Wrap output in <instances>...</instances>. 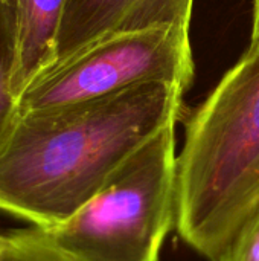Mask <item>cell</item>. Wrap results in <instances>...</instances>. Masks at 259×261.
I'll use <instances>...</instances> for the list:
<instances>
[{"instance_id": "4", "label": "cell", "mask_w": 259, "mask_h": 261, "mask_svg": "<svg viewBox=\"0 0 259 261\" xmlns=\"http://www.w3.org/2000/svg\"><path fill=\"white\" fill-rule=\"evenodd\" d=\"M194 60L188 26L104 37L38 75L20 95V112L76 104L134 86L166 81L188 89Z\"/></svg>"}, {"instance_id": "8", "label": "cell", "mask_w": 259, "mask_h": 261, "mask_svg": "<svg viewBox=\"0 0 259 261\" xmlns=\"http://www.w3.org/2000/svg\"><path fill=\"white\" fill-rule=\"evenodd\" d=\"M0 261H75L43 229L29 226L0 232Z\"/></svg>"}, {"instance_id": "2", "label": "cell", "mask_w": 259, "mask_h": 261, "mask_svg": "<svg viewBox=\"0 0 259 261\" xmlns=\"http://www.w3.org/2000/svg\"><path fill=\"white\" fill-rule=\"evenodd\" d=\"M259 203V46L227 70L186 124L177 156L180 237L218 261Z\"/></svg>"}, {"instance_id": "5", "label": "cell", "mask_w": 259, "mask_h": 261, "mask_svg": "<svg viewBox=\"0 0 259 261\" xmlns=\"http://www.w3.org/2000/svg\"><path fill=\"white\" fill-rule=\"evenodd\" d=\"M192 6L194 0H66L53 66L108 35L163 26L189 28Z\"/></svg>"}, {"instance_id": "3", "label": "cell", "mask_w": 259, "mask_h": 261, "mask_svg": "<svg viewBox=\"0 0 259 261\" xmlns=\"http://www.w3.org/2000/svg\"><path fill=\"white\" fill-rule=\"evenodd\" d=\"M176 124L130 156L75 216L44 234L75 261H159L177 214Z\"/></svg>"}, {"instance_id": "9", "label": "cell", "mask_w": 259, "mask_h": 261, "mask_svg": "<svg viewBox=\"0 0 259 261\" xmlns=\"http://www.w3.org/2000/svg\"><path fill=\"white\" fill-rule=\"evenodd\" d=\"M218 261H259V203Z\"/></svg>"}, {"instance_id": "7", "label": "cell", "mask_w": 259, "mask_h": 261, "mask_svg": "<svg viewBox=\"0 0 259 261\" xmlns=\"http://www.w3.org/2000/svg\"><path fill=\"white\" fill-rule=\"evenodd\" d=\"M17 63V0H0V148L18 116V98L12 92Z\"/></svg>"}, {"instance_id": "6", "label": "cell", "mask_w": 259, "mask_h": 261, "mask_svg": "<svg viewBox=\"0 0 259 261\" xmlns=\"http://www.w3.org/2000/svg\"><path fill=\"white\" fill-rule=\"evenodd\" d=\"M66 0H17V63L12 92L17 98L53 66Z\"/></svg>"}, {"instance_id": "10", "label": "cell", "mask_w": 259, "mask_h": 261, "mask_svg": "<svg viewBox=\"0 0 259 261\" xmlns=\"http://www.w3.org/2000/svg\"><path fill=\"white\" fill-rule=\"evenodd\" d=\"M259 46V0H252V31H250V41L249 49Z\"/></svg>"}, {"instance_id": "1", "label": "cell", "mask_w": 259, "mask_h": 261, "mask_svg": "<svg viewBox=\"0 0 259 261\" xmlns=\"http://www.w3.org/2000/svg\"><path fill=\"white\" fill-rule=\"evenodd\" d=\"M186 89L156 81L104 98L20 112L0 148V211L50 229L90 202L182 113Z\"/></svg>"}]
</instances>
